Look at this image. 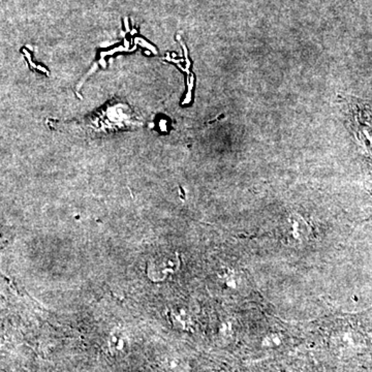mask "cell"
<instances>
[{
    "label": "cell",
    "instance_id": "obj_1",
    "mask_svg": "<svg viewBox=\"0 0 372 372\" xmlns=\"http://www.w3.org/2000/svg\"><path fill=\"white\" fill-rule=\"evenodd\" d=\"M289 230H285L287 239H292L294 241H303L307 238L308 230H305V223L302 219H289Z\"/></svg>",
    "mask_w": 372,
    "mask_h": 372
}]
</instances>
